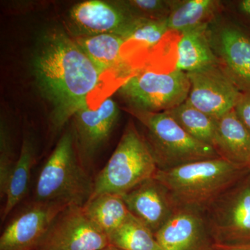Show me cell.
Returning a JSON list of instances; mask_svg holds the SVG:
<instances>
[{
    "label": "cell",
    "mask_w": 250,
    "mask_h": 250,
    "mask_svg": "<svg viewBox=\"0 0 250 250\" xmlns=\"http://www.w3.org/2000/svg\"><path fill=\"white\" fill-rule=\"evenodd\" d=\"M190 88L185 72L147 68L125 81L119 93L136 112L161 113L185 103Z\"/></svg>",
    "instance_id": "obj_6"
},
{
    "label": "cell",
    "mask_w": 250,
    "mask_h": 250,
    "mask_svg": "<svg viewBox=\"0 0 250 250\" xmlns=\"http://www.w3.org/2000/svg\"><path fill=\"white\" fill-rule=\"evenodd\" d=\"M186 131L201 142L214 147L216 120L186 103L166 111Z\"/></svg>",
    "instance_id": "obj_23"
},
{
    "label": "cell",
    "mask_w": 250,
    "mask_h": 250,
    "mask_svg": "<svg viewBox=\"0 0 250 250\" xmlns=\"http://www.w3.org/2000/svg\"><path fill=\"white\" fill-rule=\"evenodd\" d=\"M214 148L222 159L250 168V132L234 109L216 120Z\"/></svg>",
    "instance_id": "obj_15"
},
{
    "label": "cell",
    "mask_w": 250,
    "mask_h": 250,
    "mask_svg": "<svg viewBox=\"0 0 250 250\" xmlns=\"http://www.w3.org/2000/svg\"><path fill=\"white\" fill-rule=\"evenodd\" d=\"M35 156L34 140L30 135H24L21 154L18 160H16L8 186L5 204L1 212V221L4 222L6 220L8 215L27 193Z\"/></svg>",
    "instance_id": "obj_19"
},
{
    "label": "cell",
    "mask_w": 250,
    "mask_h": 250,
    "mask_svg": "<svg viewBox=\"0 0 250 250\" xmlns=\"http://www.w3.org/2000/svg\"><path fill=\"white\" fill-rule=\"evenodd\" d=\"M126 3L130 9L143 14H147L150 19H165L170 14L172 4L161 0H132Z\"/></svg>",
    "instance_id": "obj_26"
},
{
    "label": "cell",
    "mask_w": 250,
    "mask_h": 250,
    "mask_svg": "<svg viewBox=\"0 0 250 250\" xmlns=\"http://www.w3.org/2000/svg\"><path fill=\"white\" fill-rule=\"evenodd\" d=\"M163 250H209L210 235L205 213L177 208L155 233Z\"/></svg>",
    "instance_id": "obj_12"
},
{
    "label": "cell",
    "mask_w": 250,
    "mask_h": 250,
    "mask_svg": "<svg viewBox=\"0 0 250 250\" xmlns=\"http://www.w3.org/2000/svg\"><path fill=\"white\" fill-rule=\"evenodd\" d=\"M138 18L131 14L129 6L125 8L102 0L81 1L74 5L69 12V19L77 36L103 34L124 36Z\"/></svg>",
    "instance_id": "obj_10"
},
{
    "label": "cell",
    "mask_w": 250,
    "mask_h": 250,
    "mask_svg": "<svg viewBox=\"0 0 250 250\" xmlns=\"http://www.w3.org/2000/svg\"><path fill=\"white\" fill-rule=\"evenodd\" d=\"M158 170L146 137L129 122L107 164L94 180L90 198L103 193L123 195L153 178Z\"/></svg>",
    "instance_id": "obj_4"
},
{
    "label": "cell",
    "mask_w": 250,
    "mask_h": 250,
    "mask_svg": "<svg viewBox=\"0 0 250 250\" xmlns=\"http://www.w3.org/2000/svg\"><path fill=\"white\" fill-rule=\"evenodd\" d=\"M207 24L181 33L176 46V70L190 73L218 64L207 35Z\"/></svg>",
    "instance_id": "obj_17"
},
{
    "label": "cell",
    "mask_w": 250,
    "mask_h": 250,
    "mask_svg": "<svg viewBox=\"0 0 250 250\" xmlns=\"http://www.w3.org/2000/svg\"><path fill=\"white\" fill-rule=\"evenodd\" d=\"M239 8L242 12L250 16V0H243L241 1Z\"/></svg>",
    "instance_id": "obj_29"
},
{
    "label": "cell",
    "mask_w": 250,
    "mask_h": 250,
    "mask_svg": "<svg viewBox=\"0 0 250 250\" xmlns=\"http://www.w3.org/2000/svg\"><path fill=\"white\" fill-rule=\"evenodd\" d=\"M250 172L249 167L218 158L158 170L154 178L167 189L177 208L205 212Z\"/></svg>",
    "instance_id": "obj_2"
},
{
    "label": "cell",
    "mask_w": 250,
    "mask_h": 250,
    "mask_svg": "<svg viewBox=\"0 0 250 250\" xmlns=\"http://www.w3.org/2000/svg\"><path fill=\"white\" fill-rule=\"evenodd\" d=\"M234 110L237 116L250 132V92L243 93Z\"/></svg>",
    "instance_id": "obj_27"
},
{
    "label": "cell",
    "mask_w": 250,
    "mask_h": 250,
    "mask_svg": "<svg viewBox=\"0 0 250 250\" xmlns=\"http://www.w3.org/2000/svg\"><path fill=\"white\" fill-rule=\"evenodd\" d=\"M219 53L228 73L238 87L250 92V38L234 27L228 26L218 36Z\"/></svg>",
    "instance_id": "obj_16"
},
{
    "label": "cell",
    "mask_w": 250,
    "mask_h": 250,
    "mask_svg": "<svg viewBox=\"0 0 250 250\" xmlns=\"http://www.w3.org/2000/svg\"><path fill=\"white\" fill-rule=\"evenodd\" d=\"M169 30L165 19L139 18L123 36L126 47H142L149 50L157 47Z\"/></svg>",
    "instance_id": "obj_24"
},
{
    "label": "cell",
    "mask_w": 250,
    "mask_h": 250,
    "mask_svg": "<svg viewBox=\"0 0 250 250\" xmlns=\"http://www.w3.org/2000/svg\"><path fill=\"white\" fill-rule=\"evenodd\" d=\"M67 206L36 202L18 215L0 237V250H36Z\"/></svg>",
    "instance_id": "obj_11"
},
{
    "label": "cell",
    "mask_w": 250,
    "mask_h": 250,
    "mask_svg": "<svg viewBox=\"0 0 250 250\" xmlns=\"http://www.w3.org/2000/svg\"><path fill=\"white\" fill-rule=\"evenodd\" d=\"M109 246L107 235L92 223L83 207L70 206L55 219L36 250H101Z\"/></svg>",
    "instance_id": "obj_9"
},
{
    "label": "cell",
    "mask_w": 250,
    "mask_h": 250,
    "mask_svg": "<svg viewBox=\"0 0 250 250\" xmlns=\"http://www.w3.org/2000/svg\"><path fill=\"white\" fill-rule=\"evenodd\" d=\"M190 88L186 103L218 120L234 109L243 93L216 65L187 73Z\"/></svg>",
    "instance_id": "obj_8"
},
{
    "label": "cell",
    "mask_w": 250,
    "mask_h": 250,
    "mask_svg": "<svg viewBox=\"0 0 250 250\" xmlns=\"http://www.w3.org/2000/svg\"><path fill=\"white\" fill-rule=\"evenodd\" d=\"M216 1L212 0H187L172 4L166 18L169 30L182 33L203 24L214 14Z\"/></svg>",
    "instance_id": "obj_21"
},
{
    "label": "cell",
    "mask_w": 250,
    "mask_h": 250,
    "mask_svg": "<svg viewBox=\"0 0 250 250\" xmlns=\"http://www.w3.org/2000/svg\"><path fill=\"white\" fill-rule=\"evenodd\" d=\"M74 39L92 62L106 75L123 65L126 43L123 36L103 34L75 36Z\"/></svg>",
    "instance_id": "obj_18"
},
{
    "label": "cell",
    "mask_w": 250,
    "mask_h": 250,
    "mask_svg": "<svg viewBox=\"0 0 250 250\" xmlns=\"http://www.w3.org/2000/svg\"><path fill=\"white\" fill-rule=\"evenodd\" d=\"M108 237L110 246L122 250H163L154 233L131 213Z\"/></svg>",
    "instance_id": "obj_22"
},
{
    "label": "cell",
    "mask_w": 250,
    "mask_h": 250,
    "mask_svg": "<svg viewBox=\"0 0 250 250\" xmlns=\"http://www.w3.org/2000/svg\"><path fill=\"white\" fill-rule=\"evenodd\" d=\"M121 196L130 213L154 233L177 209L167 189L154 177Z\"/></svg>",
    "instance_id": "obj_13"
},
{
    "label": "cell",
    "mask_w": 250,
    "mask_h": 250,
    "mask_svg": "<svg viewBox=\"0 0 250 250\" xmlns=\"http://www.w3.org/2000/svg\"><path fill=\"white\" fill-rule=\"evenodd\" d=\"M92 223L109 236L131 214L121 195L103 193L91 197L83 207Z\"/></svg>",
    "instance_id": "obj_20"
},
{
    "label": "cell",
    "mask_w": 250,
    "mask_h": 250,
    "mask_svg": "<svg viewBox=\"0 0 250 250\" xmlns=\"http://www.w3.org/2000/svg\"><path fill=\"white\" fill-rule=\"evenodd\" d=\"M120 116V109L111 98L103 100L96 107L91 105L77 111L75 119L77 146L85 156H91L107 141Z\"/></svg>",
    "instance_id": "obj_14"
},
{
    "label": "cell",
    "mask_w": 250,
    "mask_h": 250,
    "mask_svg": "<svg viewBox=\"0 0 250 250\" xmlns=\"http://www.w3.org/2000/svg\"><path fill=\"white\" fill-rule=\"evenodd\" d=\"M33 75L52 108L55 130L62 128L77 112L90 104V98L104 81L101 70L76 41L60 30L42 36L31 61Z\"/></svg>",
    "instance_id": "obj_1"
},
{
    "label": "cell",
    "mask_w": 250,
    "mask_h": 250,
    "mask_svg": "<svg viewBox=\"0 0 250 250\" xmlns=\"http://www.w3.org/2000/svg\"><path fill=\"white\" fill-rule=\"evenodd\" d=\"M101 250H122L121 249H118V248H115V247L109 246L106 247V248H104V249Z\"/></svg>",
    "instance_id": "obj_30"
},
{
    "label": "cell",
    "mask_w": 250,
    "mask_h": 250,
    "mask_svg": "<svg viewBox=\"0 0 250 250\" xmlns=\"http://www.w3.org/2000/svg\"><path fill=\"white\" fill-rule=\"evenodd\" d=\"M209 250H250V242L241 243H212Z\"/></svg>",
    "instance_id": "obj_28"
},
{
    "label": "cell",
    "mask_w": 250,
    "mask_h": 250,
    "mask_svg": "<svg viewBox=\"0 0 250 250\" xmlns=\"http://www.w3.org/2000/svg\"><path fill=\"white\" fill-rule=\"evenodd\" d=\"M74 131H67L42 166L35 186V202L83 207L93 195L92 181L81 164Z\"/></svg>",
    "instance_id": "obj_3"
},
{
    "label": "cell",
    "mask_w": 250,
    "mask_h": 250,
    "mask_svg": "<svg viewBox=\"0 0 250 250\" xmlns=\"http://www.w3.org/2000/svg\"><path fill=\"white\" fill-rule=\"evenodd\" d=\"M7 130L1 125V146H0V197L5 199L7 192L10 178L14 170L16 161L12 156L11 141Z\"/></svg>",
    "instance_id": "obj_25"
},
{
    "label": "cell",
    "mask_w": 250,
    "mask_h": 250,
    "mask_svg": "<svg viewBox=\"0 0 250 250\" xmlns=\"http://www.w3.org/2000/svg\"><path fill=\"white\" fill-rule=\"evenodd\" d=\"M136 114L147 131L146 139L159 170L220 158L213 146L188 134L166 112Z\"/></svg>",
    "instance_id": "obj_5"
},
{
    "label": "cell",
    "mask_w": 250,
    "mask_h": 250,
    "mask_svg": "<svg viewBox=\"0 0 250 250\" xmlns=\"http://www.w3.org/2000/svg\"><path fill=\"white\" fill-rule=\"evenodd\" d=\"M216 243L250 242V172L205 210Z\"/></svg>",
    "instance_id": "obj_7"
},
{
    "label": "cell",
    "mask_w": 250,
    "mask_h": 250,
    "mask_svg": "<svg viewBox=\"0 0 250 250\" xmlns=\"http://www.w3.org/2000/svg\"></svg>",
    "instance_id": "obj_31"
}]
</instances>
